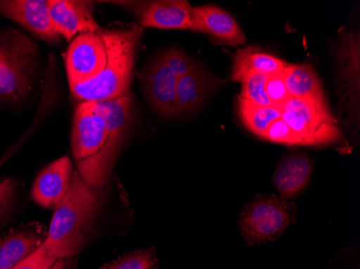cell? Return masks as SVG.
I'll use <instances>...</instances> for the list:
<instances>
[{
  "mask_svg": "<svg viewBox=\"0 0 360 269\" xmlns=\"http://www.w3.org/2000/svg\"><path fill=\"white\" fill-rule=\"evenodd\" d=\"M101 34L107 52L104 68L95 78L70 86L80 103L104 102L129 92L141 29L131 24L101 28Z\"/></svg>",
  "mask_w": 360,
  "mask_h": 269,
  "instance_id": "cell-1",
  "label": "cell"
},
{
  "mask_svg": "<svg viewBox=\"0 0 360 269\" xmlns=\"http://www.w3.org/2000/svg\"><path fill=\"white\" fill-rule=\"evenodd\" d=\"M103 203V188L91 187L74 171L70 192L54 209L44 246L58 258H72L86 246L95 214Z\"/></svg>",
  "mask_w": 360,
  "mask_h": 269,
  "instance_id": "cell-2",
  "label": "cell"
},
{
  "mask_svg": "<svg viewBox=\"0 0 360 269\" xmlns=\"http://www.w3.org/2000/svg\"><path fill=\"white\" fill-rule=\"evenodd\" d=\"M72 155L77 171L91 187L106 184L119 145L113 143L106 123L94 103H79L72 135Z\"/></svg>",
  "mask_w": 360,
  "mask_h": 269,
  "instance_id": "cell-3",
  "label": "cell"
},
{
  "mask_svg": "<svg viewBox=\"0 0 360 269\" xmlns=\"http://www.w3.org/2000/svg\"><path fill=\"white\" fill-rule=\"evenodd\" d=\"M37 44L19 30H0V100L18 103L25 98L37 77Z\"/></svg>",
  "mask_w": 360,
  "mask_h": 269,
  "instance_id": "cell-4",
  "label": "cell"
},
{
  "mask_svg": "<svg viewBox=\"0 0 360 269\" xmlns=\"http://www.w3.org/2000/svg\"><path fill=\"white\" fill-rule=\"evenodd\" d=\"M280 109L281 117L296 133L300 147H329L338 145L343 139L325 95L304 98L290 97Z\"/></svg>",
  "mask_w": 360,
  "mask_h": 269,
  "instance_id": "cell-5",
  "label": "cell"
},
{
  "mask_svg": "<svg viewBox=\"0 0 360 269\" xmlns=\"http://www.w3.org/2000/svg\"><path fill=\"white\" fill-rule=\"evenodd\" d=\"M296 214V205L283 196H256L240 214L243 240L248 246L274 242L295 222Z\"/></svg>",
  "mask_w": 360,
  "mask_h": 269,
  "instance_id": "cell-6",
  "label": "cell"
},
{
  "mask_svg": "<svg viewBox=\"0 0 360 269\" xmlns=\"http://www.w3.org/2000/svg\"><path fill=\"white\" fill-rule=\"evenodd\" d=\"M106 60V46L101 29L96 32H84L75 37L65 54L70 86L95 78L102 72Z\"/></svg>",
  "mask_w": 360,
  "mask_h": 269,
  "instance_id": "cell-7",
  "label": "cell"
},
{
  "mask_svg": "<svg viewBox=\"0 0 360 269\" xmlns=\"http://www.w3.org/2000/svg\"><path fill=\"white\" fill-rule=\"evenodd\" d=\"M139 76L153 108L162 117H176L178 78L165 65L162 55L146 65Z\"/></svg>",
  "mask_w": 360,
  "mask_h": 269,
  "instance_id": "cell-8",
  "label": "cell"
},
{
  "mask_svg": "<svg viewBox=\"0 0 360 269\" xmlns=\"http://www.w3.org/2000/svg\"><path fill=\"white\" fill-rule=\"evenodd\" d=\"M0 14L30 30L48 44H58L60 36L52 25L49 0H0Z\"/></svg>",
  "mask_w": 360,
  "mask_h": 269,
  "instance_id": "cell-9",
  "label": "cell"
},
{
  "mask_svg": "<svg viewBox=\"0 0 360 269\" xmlns=\"http://www.w3.org/2000/svg\"><path fill=\"white\" fill-rule=\"evenodd\" d=\"M49 12L54 29L68 41L84 32L101 29L93 15L91 1L49 0Z\"/></svg>",
  "mask_w": 360,
  "mask_h": 269,
  "instance_id": "cell-10",
  "label": "cell"
},
{
  "mask_svg": "<svg viewBox=\"0 0 360 269\" xmlns=\"http://www.w3.org/2000/svg\"><path fill=\"white\" fill-rule=\"evenodd\" d=\"M72 175V161L68 157L56 159L34 182L32 199L46 209H56L70 192Z\"/></svg>",
  "mask_w": 360,
  "mask_h": 269,
  "instance_id": "cell-11",
  "label": "cell"
},
{
  "mask_svg": "<svg viewBox=\"0 0 360 269\" xmlns=\"http://www.w3.org/2000/svg\"><path fill=\"white\" fill-rule=\"evenodd\" d=\"M193 32H204L229 46H240L246 36L233 16L215 6L192 8Z\"/></svg>",
  "mask_w": 360,
  "mask_h": 269,
  "instance_id": "cell-12",
  "label": "cell"
},
{
  "mask_svg": "<svg viewBox=\"0 0 360 269\" xmlns=\"http://www.w3.org/2000/svg\"><path fill=\"white\" fill-rule=\"evenodd\" d=\"M342 99L349 106L351 114L356 109L359 114V32L345 34L339 46Z\"/></svg>",
  "mask_w": 360,
  "mask_h": 269,
  "instance_id": "cell-13",
  "label": "cell"
},
{
  "mask_svg": "<svg viewBox=\"0 0 360 269\" xmlns=\"http://www.w3.org/2000/svg\"><path fill=\"white\" fill-rule=\"evenodd\" d=\"M192 6L186 0L153 1L141 14L143 27L159 29H190L193 26Z\"/></svg>",
  "mask_w": 360,
  "mask_h": 269,
  "instance_id": "cell-14",
  "label": "cell"
},
{
  "mask_svg": "<svg viewBox=\"0 0 360 269\" xmlns=\"http://www.w3.org/2000/svg\"><path fill=\"white\" fill-rule=\"evenodd\" d=\"M44 226L32 223L0 240V269H12L39 248L46 237Z\"/></svg>",
  "mask_w": 360,
  "mask_h": 269,
  "instance_id": "cell-15",
  "label": "cell"
},
{
  "mask_svg": "<svg viewBox=\"0 0 360 269\" xmlns=\"http://www.w3.org/2000/svg\"><path fill=\"white\" fill-rule=\"evenodd\" d=\"M313 165L309 155L295 153L281 162L274 173V185L284 198L295 197L304 191L312 177Z\"/></svg>",
  "mask_w": 360,
  "mask_h": 269,
  "instance_id": "cell-16",
  "label": "cell"
},
{
  "mask_svg": "<svg viewBox=\"0 0 360 269\" xmlns=\"http://www.w3.org/2000/svg\"><path fill=\"white\" fill-rule=\"evenodd\" d=\"M232 80L240 82L243 78L252 72L273 76L284 70L286 63L262 51L258 46H248L238 50L232 56Z\"/></svg>",
  "mask_w": 360,
  "mask_h": 269,
  "instance_id": "cell-17",
  "label": "cell"
},
{
  "mask_svg": "<svg viewBox=\"0 0 360 269\" xmlns=\"http://www.w3.org/2000/svg\"><path fill=\"white\" fill-rule=\"evenodd\" d=\"M212 82L198 63L187 74L178 79L177 115L186 114L198 108L212 90Z\"/></svg>",
  "mask_w": 360,
  "mask_h": 269,
  "instance_id": "cell-18",
  "label": "cell"
},
{
  "mask_svg": "<svg viewBox=\"0 0 360 269\" xmlns=\"http://www.w3.org/2000/svg\"><path fill=\"white\" fill-rule=\"evenodd\" d=\"M94 104L106 123L107 129L113 143L120 145L125 129L129 125L131 108H132L131 92L118 98L109 99V100L94 103Z\"/></svg>",
  "mask_w": 360,
  "mask_h": 269,
  "instance_id": "cell-19",
  "label": "cell"
},
{
  "mask_svg": "<svg viewBox=\"0 0 360 269\" xmlns=\"http://www.w3.org/2000/svg\"><path fill=\"white\" fill-rule=\"evenodd\" d=\"M287 90L291 98L323 96V86L311 65H288L283 70Z\"/></svg>",
  "mask_w": 360,
  "mask_h": 269,
  "instance_id": "cell-20",
  "label": "cell"
},
{
  "mask_svg": "<svg viewBox=\"0 0 360 269\" xmlns=\"http://www.w3.org/2000/svg\"><path fill=\"white\" fill-rule=\"evenodd\" d=\"M238 109L245 127L262 139L272 122L282 117V111L276 107L259 106L240 97L238 98Z\"/></svg>",
  "mask_w": 360,
  "mask_h": 269,
  "instance_id": "cell-21",
  "label": "cell"
},
{
  "mask_svg": "<svg viewBox=\"0 0 360 269\" xmlns=\"http://www.w3.org/2000/svg\"><path fill=\"white\" fill-rule=\"evenodd\" d=\"M101 269H159L155 249L153 247L125 254Z\"/></svg>",
  "mask_w": 360,
  "mask_h": 269,
  "instance_id": "cell-22",
  "label": "cell"
},
{
  "mask_svg": "<svg viewBox=\"0 0 360 269\" xmlns=\"http://www.w3.org/2000/svg\"><path fill=\"white\" fill-rule=\"evenodd\" d=\"M268 77L266 74H258V72H252L245 76L240 80L242 82L240 98L250 100L259 106H272L264 91Z\"/></svg>",
  "mask_w": 360,
  "mask_h": 269,
  "instance_id": "cell-23",
  "label": "cell"
},
{
  "mask_svg": "<svg viewBox=\"0 0 360 269\" xmlns=\"http://www.w3.org/2000/svg\"><path fill=\"white\" fill-rule=\"evenodd\" d=\"M264 139L271 141V143L288 145V147H300V140L296 133L291 131L290 127L287 125L282 117L272 122V124L269 126Z\"/></svg>",
  "mask_w": 360,
  "mask_h": 269,
  "instance_id": "cell-24",
  "label": "cell"
},
{
  "mask_svg": "<svg viewBox=\"0 0 360 269\" xmlns=\"http://www.w3.org/2000/svg\"><path fill=\"white\" fill-rule=\"evenodd\" d=\"M266 97L273 107L280 109L285 103L290 99L286 83H285L283 72L269 76L264 86Z\"/></svg>",
  "mask_w": 360,
  "mask_h": 269,
  "instance_id": "cell-25",
  "label": "cell"
},
{
  "mask_svg": "<svg viewBox=\"0 0 360 269\" xmlns=\"http://www.w3.org/2000/svg\"><path fill=\"white\" fill-rule=\"evenodd\" d=\"M162 58L165 65L178 79L187 74L195 66L196 63L191 58L177 48H171L165 52Z\"/></svg>",
  "mask_w": 360,
  "mask_h": 269,
  "instance_id": "cell-26",
  "label": "cell"
},
{
  "mask_svg": "<svg viewBox=\"0 0 360 269\" xmlns=\"http://www.w3.org/2000/svg\"><path fill=\"white\" fill-rule=\"evenodd\" d=\"M58 260L44 244L12 269H51Z\"/></svg>",
  "mask_w": 360,
  "mask_h": 269,
  "instance_id": "cell-27",
  "label": "cell"
},
{
  "mask_svg": "<svg viewBox=\"0 0 360 269\" xmlns=\"http://www.w3.org/2000/svg\"><path fill=\"white\" fill-rule=\"evenodd\" d=\"M18 182L12 178L0 181V225L7 220L15 203Z\"/></svg>",
  "mask_w": 360,
  "mask_h": 269,
  "instance_id": "cell-28",
  "label": "cell"
},
{
  "mask_svg": "<svg viewBox=\"0 0 360 269\" xmlns=\"http://www.w3.org/2000/svg\"><path fill=\"white\" fill-rule=\"evenodd\" d=\"M51 269H72L70 258H58Z\"/></svg>",
  "mask_w": 360,
  "mask_h": 269,
  "instance_id": "cell-29",
  "label": "cell"
},
{
  "mask_svg": "<svg viewBox=\"0 0 360 269\" xmlns=\"http://www.w3.org/2000/svg\"><path fill=\"white\" fill-rule=\"evenodd\" d=\"M12 151H10V152H8V155H6V157H4L3 159H0V167L3 166V164L5 163L6 161H7V159H9L10 157H11Z\"/></svg>",
  "mask_w": 360,
  "mask_h": 269,
  "instance_id": "cell-30",
  "label": "cell"
}]
</instances>
